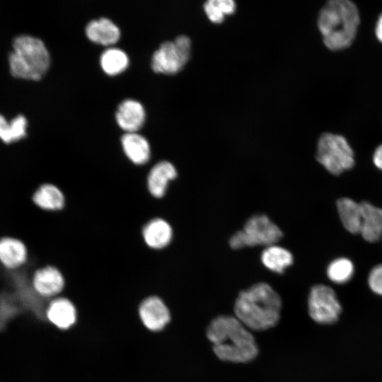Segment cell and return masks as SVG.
<instances>
[{
	"mask_svg": "<svg viewBox=\"0 0 382 382\" xmlns=\"http://www.w3.org/2000/svg\"><path fill=\"white\" fill-rule=\"evenodd\" d=\"M207 337L216 356L233 363H246L258 354L255 339L236 316L221 315L214 318L207 328Z\"/></svg>",
	"mask_w": 382,
	"mask_h": 382,
	"instance_id": "obj_1",
	"label": "cell"
},
{
	"mask_svg": "<svg viewBox=\"0 0 382 382\" xmlns=\"http://www.w3.org/2000/svg\"><path fill=\"white\" fill-rule=\"evenodd\" d=\"M282 303L268 284L259 282L240 292L234 304L235 316L249 330L263 331L279 321Z\"/></svg>",
	"mask_w": 382,
	"mask_h": 382,
	"instance_id": "obj_2",
	"label": "cell"
},
{
	"mask_svg": "<svg viewBox=\"0 0 382 382\" xmlns=\"http://www.w3.org/2000/svg\"><path fill=\"white\" fill-rule=\"evenodd\" d=\"M359 24L358 9L349 0L328 1L318 18V29L325 45L335 51L347 48L352 43Z\"/></svg>",
	"mask_w": 382,
	"mask_h": 382,
	"instance_id": "obj_3",
	"label": "cell"
},
{
	"mask_svg": "<svg viewBox=\"0 0 382 382\" xmlns=\"http://www.w3.org/2000/svg\"><path fill=\"white\" fill-rule=\"evenodd\" d=\"M13 51L9 55L11 74L16 78L39 80L50 65V54L39 38L21 35L13 41Z\"/></svg>",
	"mask_w": 382,
	"mask_h": 382,
	"instance_id": "obj_4",
	"label": "cell"
},
{
	"mask_svg": "<svg viewBox=\"0 0 382 382\" xmlns=\"http://www.w3.org/2000/svg\"><path fill=\"white\" fill-rule=\"evenodd\" d=\"M279 226L265 214L251 216L243 228L234 233L229 240L233 249L257 245L269 246L275 244L282 237Z\"/></svg>",
	"mask_w": 382,
	"mask_h": 382,
	"instance_id": "obj_5",
	"label": "cell"
},
{
	"mask_svg": "<svg viewBox=\"0 0 382 382\" xmlns=\"http://www.w3.org/2000/svg\"><path fill=\"white\" fill-rule=\"evenodd\" d=\"M316 157L334 175L352 168L354 164V152L346 139L332 133H324L320 137Z\"/></svg>",
	"mask_w": 382,
	"mask_h": 382,
	"instance_id": "obj_6",
	"label": "cell"
},
{
	"mask_svg": "<svg viewBox=\"0 0 382 382\" xmlns=\"http://www.w3.org/2000/svg\"><path fill=\"white\" fill-rule=\"evenodd\" d=\"M191 40L185 35L173 40L162 42L151 58V67L156 72L173 74L180 71L190 56Z\"/></svg>",
	"mask_w": 382,
	"mask_h": 382,
	"instance_id": "obj_7",
	"label": "cell"
},
{
	"mask_svg": "<svg viewBox=\"0 0 382 382\" xmlns=\"http://www.w3.org/2000/svg\"><path fill=\"white\" fill-rule=\"evenodd\" d=\"M308 308L311 318L320 324H332L337 320L342 311L334 290L325 284L314 285L308 299Z\"/></svg>",
	"mask_w": 382,
	"mask_h": 382,
	"instance_id": "obj_8",
	"label": "cell"
},
{
	"mask_svg": "<svg viewBox=\"0 0 382 382\" xmlns=\"http://www.w3.org/2000/svg\"><path fill=\"white\" fill-rule=\"evenodd\" d=\"M138 315L144 328L153 332L163 330L171 318L168 307L156 295H149L141 301L138 306Z\"/></svg>",
	"mask_w": 382,
	"mask_h": 382,
	"instance_id": "obj_9",
	"label": "cell"
},
{
	"mask_svg": "<svg viewBox=\"0 0 382 382\" xmlns=\"http://www.w3.org/2000/svg\"><path fill=\"white\" fill-rule=\"evenodd\" d=\"M31 286L39 296L54 299L59 296L65 289L66 278L59 267L53 265H46L33 272Z\"/></svg>",
	"mask_w": 382,
	"mask_h": 382,
	"instance_id": "obj_10",
	"label": "cell"
},
{
	"mask_svg": "<svg viewBox=\"0 0 382 382\" xmlns=\"http://www.w3.org/2000/svg\"><path fill=\"white\" fill-rule=\"evenodd\" d=\"M141 236L148 248L153 250H161L171 243L173 238V229L166 219L155 216L143 225Z\"/></svg>",
	"mask_w": 382,
	"mask_h": 382,
	"instance_id": "obj_11",
	"label": "cell"
},
{
	"mask_svg": "<svg viewBox=\"0 0 382 382\" xmlns=\"http://www.w3.org/2000/svg\"><path fill=\"white\" fill-rule=\"evenodd\" d=\"M178 177L175 166L167 160L156 163L146 177V187L154 198L161 199L167 193L170 183Z\"/></svg>",
	"mask_w": 382,
	"mask_h": 382,
	"instance_id": "obj_12",
	"label": "cell"
},
{
	"mask_svg": "<svg viewBox=\"0 0 382 382\" xmlns=\"http://www.w3.org/2000/svg\"><path fill=\"white\" fill-rule=\"evenodd\" d=\"M47 320L55 328L66 330L77 322V308L68 297L57 296L52 299L45 311Z\"/></svg>",
	"mask_w": 382,
	"mask_h": 382,
	"instance_id": "obj_13",
	"label": "cell"
},
{
	"mask_svg": "<svg viewBox=\"0 0 382 382\" xmlns=\"http://www.w3.org/2000/svg\"><path fill=\"white\" fill-rule=\"evenodd\" d=\"M28 258L25 243L13 236L0 238V263L7 270H16L23 266Z\"/></svg>",
	"mask_w": 382,
	"mask_h": 382,
	"instance_id": "obj_14",
	"label": "cell"
},
{
	"mask_svg": "<svg viewBox=\"0 0 382 382\" xmlns=\"http://www.w3.org/2000/svg\"><path fill=\"white\" fill-rule=\"evenodd\" d=\"M33 204L39 209L51 212H59L66 206V198L64 191L56 184H40L32 195Z\"/></svg>",
	"mask_w": 382,
	"mask_h": 382,
	"instance_id": "obj_15",
	"label": "cell"
},
{
	"mask_svg": "<svg viewBox=\"0 0 382 382\" xmlns=\"http://www.w3.org/2000/svg\"><path fill=\"white\" fill-rule=\"evenodd\" d=\"M145 115L143 105L132 98L122 100L115 113L117 124L127 132H137L143 125Z\"/></svg>",
	"mask_w": 382,
	"mask_h": 382,
	"instance_id": "obj_16",
	"label": "cell"
},
{
	"mask_svg": "<svg viewBox=\"0 0 382 382\" xmlns=\"http://www.w3.org/2000/svg\"><path fill=\"white\" fill-rule=\"evenodd\" d=\"M122 150L134 165H145L151 158V146L147 139L137 132H126L121 137Z\"/></svg>",
	"mask_w": 382,
	"mask_h": 382,
	"instance_id": "obj_17",
	"label": "cell"
},
{
	"mask_svg": "<svg viewBox=\"0 0 382 382\" xmlns=\"http://www.w3.org/2000/svg\"><path fill=\"white\" fill-rule=\"evenodd\" d=\"M360 204L361 223L359 233L365 241L376 242L382 236V209L367 202H362Z\"/></svg>",
	"mask_w": 382,
	"mask_h": 382,
	"instance_id": "obj_18",
	"label": "cell"
},
{
	"mask_svg": "<svg viewBox=\"0 0 382 382\" xmlns=\"http://www.w3.org/2000/svg\"><path fill=\"white\" fill-rule=\"evenodd\" d=\"M86 34L92 41L108 45L115 43L120 37L119 27L110 19L101 17L89 21Z\"/></svg>",
	"mask_w": 382,
	"mask_h": 382,
	"instance_id": "obj_19",
	"label": "cell"
},
{
	"mask_svg": "<svg viewBox=\"0 0 382 382\" xmlns=\"http://www.w3.org/2000/svg\"><path fill=\"white\" fill-rule=\"evenodd\" d=\"M260 259L266 268L278 274L283 273L294 262L290 251L275 244L267 246L262 252Z\"/></svg>",
	"mask_w": 382,
	"mask_h": 382,
	"instance_id": "obj_20",
	"label": "cell"
},
{
	"mask_svg": "<svg viewBox=\"0 0 382 382\" xmlns=\"http://www.w3.org/2000/svg\"><path fill=\"white\" fill-rule=\"evenodd\" d=\"M337 212L344 227L351 233H359L361 223L360 203L347 197L337 202Z\"/></svg>",
	"mask_w": 382,
	"mask_h": 382,
	"instance_id": "obj_21",
	"label": "cell"
},
{
	"mask_svg": "<svg viewBox=\"0 0 382 382\" xmlns=\"http://www.w3.org/2000/svg\"><path fill=\"white\" fill-rule=\"evenodd\" d=\"M100 62L102 69L108 74H117L125 70L129 64L127 53L118 47H109L100 55Z\"/></svg>",
	"mask_w": 382,
	"mask_h": 382,
	"instance_id": "obj_22",
	"label": "cell"
},
{
	"mask_svg": "<svg viewBox=\"0 0 382 382\" xmlns=\"http://www.w3.org/2000/svg\"><path fill=\"white\" fill-rule=\"evenodd\" d=\"M27 120L20 115L9 123L0 115V139L6 144L18 141L26 135Z\"/></svg>",
	"mask_w": 382,
	"mask_h": 382,
	"instance_id": "obj_23",
	"label": "cell"
},
{
	"mask_svg": "<svg viewBox=\"0 0 382 382\" xmlns=\"http://www.w3.org/2000/svg\"><path fill=\"white\" fill-rule=\"evenodd\" d=\"M208 19L214 23H221L226 16L233 14L236 8L232 0H209L203 5Z\"/></svg>",
	"mask_w": 382,
	"mask_h": 382,
	"instance_id": "obj_24",
	"label": "cell"
},
{
	"mask_svg": "<svg viewBox=\"0 0 382 382\" xmlns=\"http://www.w3.org/2000/svg\"><path fill=\"white\" fill-rule=\"evenodd\" d=\"M354 265L347 258H338L333 260L328 267L327 275L334 283L344 284L353 276Z\"/></svg>",
	"mask_w": 382,
	"mask_h": 382,
	"instance_id": "obj_25",
	"label": "cell"
},
{
	"mask_svg": "<svg viewBox=\"0 0 382 382\" xmlns=\"http://www.w3.org/2000/svg\"><path fill=\"white\" fill-rule=\"evenodd\" d=\"M368 284L373 292L382 296V265H376L371 270Z\"/></svg>",
	"mask_w": 382,
	"mask_h": 382,
	"instance_id": "obj_26",
	"label": "cell"
},
{
	"mask_svg": "<svg viewBox=\"0 0 382 382\" xmlns=\"http://www.w3.org/2000/svg\"><path fill=\"white\" fill-rule=\"evenodd\" d=\"M373 161L378 168L382 170V144L378 146L374 151Z\"/></svg>",
	"mask_w": 382,
	"mask_h": 382,
	"instance_id": "obj_27",
	"label": "cell"
},
{
	"mask_svg": "<svg viewBox=\"0 0 382 382\" xmlns=\"http://www.w3.org/2000/svg\"><path fill=\"white\" fill-rule=\"evenodd\" d=\"M376 35L377 39L382 42V13L379 16L376 26Z\"/></svg>",
	"mask_w": 382,
	"mask_h": 382,
	"instance_id": "obj_28",
	"label": "cell"
}]
</instances>
